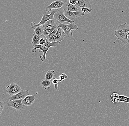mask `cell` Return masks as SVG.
I'll return each mask as SVG.
<instances>
[{
	"label": "cell",
	"instance_id": "1",
	"mask_svg": "<svg viewBox=\"0 0 129 126\" xmlns=\"http://www.w3.org/2000/svg\"><path fill=\"white\" fill-rule=\"evenodd\" d=\"M59 43L56 42H49L47 40L45 44L43 45H35L34 48L31 49V51L33 53H35L37 51L38 49H39V52H43V55L40 56V58L41 61L42 62L44 61L46 59V55L47 51L49 50L50 47H52L53 48L58 46Z\"/></svg>",
	"mask_w": 129,
	"mask_h": 126
},
{
	"label": "cell",
	"instance_id": "2",
	"mask_svg": "<svg viewBox=\"0 0 129 126\" xmlns=\"http://www.w3.org/2000/svg\"><path fill=\"white\" fill-rule=\"evenodd\" d=\"M58 28H61L64 32L66 37H72L73 34L72 30H79L78 25H76L75 22L69 24H58Z\"/></svg>",
	"mask_w": 129,
	"mask_h": 126
},
{
	"label": "cell",
	"instance_id": "3",
	"mask_svg": "<svg viewBox=\"0 0 129 126\" xmlns=\"http://www.w3.org/2000/svg\"><path fill=\"white\" fill-rule=\"evenodd\" d=\"M54 19L60 24H63L64 22H68L70 24L74 23V21H71L64 14V12L62 8L58 9L57 12L55 14Z\"/></svg>",
	"mask_w": 129,
	"mask_h": 126
},
{
	"label": "cell",
	"instance_id": "4",
	"mask_svg": "<svg viewBox=\"0 0 129 126\" xmlns=\"http://www.w3.org/2000/svg\"><path fill=\"white\" fill-rule=\"evenodd\" d=\"M58 9L53 10L50 14H48L47 12H44L42 14V18L41 21L38 24H36L37 26H43L47 21L50 20H54V16L55 14L57 12Z\"/></svg>",
	"mask_w": 129,
	"mask_h": 126
},
{
	"label": "cell",
	"instance_id": "5",
	"mask_svg": "<svg viewBox=\"0 0 129 126\" xmlns=\"http://www.w3.org/2000/svg\"><path fill=\"white\" fill-rule=\"evenodd\" d=\"M21 86L16 83H10V85L6 88V92L12 96L17 94L21 90Z\"/></svg>",
	"mask_w": 129,
	"mask_h": 126
},
{
	"label": "cell",
	"instance_id": "6",
	"mask_svg": "<svg viewBox=\"0 0 129 126\" xmlns=\"http://www.w3.org/2000/svg\"><path fill=\"white\" fill-rule=\"evenodd\" d=\"M64 2L62 0H57L53 2L50 5L47 6L45 9L47 12H51L53 10L61 9L64 5Z\"/></svg>",
	"mask_w": 129,
	"mask_h": 126
},
{
	"label": "cell",
	"instance_id": "7",
	"mask_svg": "<svg viewBox=\"0 0 129 126\" xmlns=\"http://www.w3.org/2000/svg\"><path fill=\"white\" fill-rule=\"evenodd\" d=\"M21 100H10L7 103L8 106L11 107L16 110L20 111L23 109L24 105L22 104V101Z\"/></svg>",
	"mask_w": 129,
	"mask_h": 126
},
{
	"label": "cell",
	"instance_id": "8",
	"mask_svg": "<svg viewBox=\"0 0 129 126\" xmlns=\"http://www.w3.org/2000/svg\"><path fill=\"white\" fill-rule=\"evenodd\" d=\"M29 95V91L28 90H23L22 89L20 92L11 96L9 98L10 100H21L24 99L27 95Z\"/></svg>",
	"mask_w": 129,
	"mask_h": 126
},
{
	"label": "cell",
	"instance_id": "9",
	"mask_svg": "<svg viewBox=\"0 0 129 126\" xmlns=\"http://www.w3.org/2000/svg\"><path fill=\"white\" fill-rule=\"evenodd\" d=\"M64 14L69 20L73 21V20L75 18L84 16L85 15V14L83 13L81 11H78V12L65 11L64 12Z\"/></svg>",
	"mask_w": 129,
	"mask_h": 126
},
{
	"label": "cell",
	"instance_id": "10",
	"mask_svg": "<svg viewBox=\"0 0 129 126\" xmlns=\"http://www.w3.org/2000/svg\"><path fill=\"white\" fill-rule=\"evenodd\" d=\"M56 20H51L47 21L43 26L44 30L49 29L54 30L58 28V25H57L56 22Z\"/></svg>",
	"mask_w": 129,
	"mask_h": 126
},
{
	"label": "cell",
	"instance_id": "11",
	"mask_svg": "<svg viewBox=\"0 0 129 126\" xmlns=\"http://www.w3.org/2000/svg\"><path fill=\"white\" fill-rule=\"evenodd\" d=\"M114 35L116 37L118 40H120L123 44L128 45V40L127 33H121L117 32L116 30L114 31Z\"/></svg>",
	"mask_w": 129,
	"mask_h": 126
},
{
	"label": "cell",
	"instance_id": "12",
	"mask_svg": "<svg viewBox=\"0 0 129 126\" xmlns=\"http://www.w3.org/2000/svg\"><path fill=\"white\" fill-rule=\"evenodd\" d=\"M79 7L76 5H74L70 4L69 2L64 3L62 7L64 12L67 11H71V12L81 11V9H79Z\"/></svg>",
	"mask_w": 129,
	"mask_h": 126
},
{
	"label": "cell",
	"instance_id": "13",
	"mask_svg": "<svg viewBox=\"0 0 129 126\" xmlns=\"http://www.w3.org/2000/svg\"><path fill=\"white\" fill-rule=\"evenodd\" d=\"M66 35L62 29L61 28H58L55 35V42L60 43L61 41H63Z\"/></svg>",
	"mask_w": 129,
	"mask_h": 126
},
{
	"label": "cell",
	"instance_id": "14",
	"mask_svg": "<svg viewBox=\"0 0 129 126\" xmlns=\"http://www.w3.org/2000/svg\"><path fill=\"white\" fill-rule=\"evenodd\" d=\"M30 26L31 28L34 30V33L36 34L39 36H43L44 28L43 26H37L34 22H32Z\"/></svg>",
	"mask_w": 129,
	"mask_h": 126
},
{
	"label": "cell",
	"instance_id": "15",
	"mask_svg": "<svg viewBox=\"0 0 129 126\" xmlns=\"http://www.w3.org/2000/svg\"><path fill=\"white\" fill-rule=\"evenodd\" d=\"M35 99V95H29L23 99L22 101V104L26 106L31 105L34 102Z\"/></svg>",
	"mask_w": 129,
	"mask_h": 126
},
{
	"label": "cell",
	"instance_id": "16",
	"mask_svg": "<svg viewBox=\"0 0 129 126\" xmlns=\"http://www.w3.org/2000/svg\"><path fill=\"white\" fill-rule=\"evenodd\" d=\"M116 31L121 33H127L129 32V25L126 22L120 25Z\"/></svg>",
	"mask_w": 129,
	"mask_h": 126
},
{
	"label": "cell",
	"instance_id": "17",
	"mask_svg": "<svg viewBox=\"0 0 129 126\" xmlns=\"http://www.w3.org/2000/svg\"><path fill=\"white\" fill-rule=\"evenodd\" d=\"M76 6L79 8L86 7L91 9L92 6L88 0H77Z\"/></svg>",
	"mask_w": 129,
	"mask_h": 126
},
{
	"label": "cell",
	"instance_id": "18",
	"mask_svg": "<svg viewBox=\"0 0 129 126\" xmlns=\"http://www.w3.org/2000/svg\"><path fill=\"white\" fill-rule=\"evenodd\" d=\"M43 36H39L37 35L35 33L33 34V39H32V43L33 46L35 47L36 45H39V41Z\"/></svg>",
	"mask_w": 129,
	"mask_h": 126
},
{
	"label": "cell",
	"instance_id": "19",
	"mask_svg": "<svg viewBox=\"0 0 129 126\" xmlns=\"http://www.w3.org/2000/svg\"><path fill=\"white\" fill-rule=\"evenodd\" d=\"M51 82L50 81L46 79H43L41 81L40 84L45 90L50 89H51L50 85Z\"/></svg>",
	"mask_w": 129,
	"mask_h": 126
},
{
	"label": "cell",
	"instance_id": "20",
	"mask_svg": "<svg viewBox=\"0 0 129 126\" xmlns=\"http://www.w3.org/2000/svg\"><path fill=\"white\" fill-rule=\"evenodd\" d=\"M57 29H58V28L55 30H54L53 32H52L48 36L46 37V39L49 42L51 43V42L55 41V35H56Z\"/></svg>",
	"mask_w": 129,
	"mask_h": 126
},
{
	"label": "cell",
	"instance_id": "21",
	"mask_svg": "<svg viewBox=\"0 0 129 126\" xmlns=\"http://www.w3.org/2000/svg\"><path fill=\"white\" fill-rule=\"evenodd\" d=\"M120 94L117 93H113L110 96V99L112 102L117 104L118 103L119 101Z\"/></svg>",
	"mask_w": 129,
	"mask_h": 126
},
{
	"label": "cell",
	"instance_id": "22",
	"mask_svg": "<svg viewBox=\"0 0 129 126\" xmlns=\"http://www.w3.org/2000/svg\"><path fill=\"white\" fill-rule=\"evenodd\" d=\"M55 71L53 70H49L45 73L44 77L45 79L50 81L54 77Z\"/></svg>",
	"mask_w": 129,
	"mask_h": 126
},
{
	"label": "cell",
	"instance_id": "23",
	"mask_svg": "<svg viewBox=\"0 0 129 126\" xmlns=\"http://www.w3.org/2000/svg\"><path fill=\"white\" fill-rule=\"evenodd\" d=\"M119 101L121 102H126L129 103V97L124 95H120Z\"/></svg>",
	"mask_w": 129,
	"mask_h": 126
},
{
	"label": "cell",
	"instance_id": "24",
	"mask_svg": "<svg viewBox=\"0 0 129 126\" xmlns=\"http://www.w3.org/2000/svg\"><path fill=\"white\" fill-rule=\"evenodd\" d=\"M59 80L57 79L56 78L54 77L52 79V83L54 86V88L55 89H57L58 88V85Z\"/></svg>",
	"mask_w": 129,
	"mask_h": 126
},
{
	"label": "cell",
	"instance_id": "25",
	"mask_svg": "<svg viewBox=\"0 0 129 126\" xmlns=\"http://www.w3.org/2000/svg\"><path fill=\"white\" fill-rule=\"evenodd\" d=\"M80 9L81 12L84 14L85 13H87V14H88L89 13H91L92 12V9H89V8H86V7L81 8Z\"/></svg>",
	"mask_w": 129,
	"mask_h": 126
},
{
	"label": "cell",
	"instance_id": "26",
	"mask_svg": "<svg viewBox=\"0 0 129 126\" xmlns=\"http://www.w3.org/2000/svg\"><path fill=\"white\" fill-rule=\"evenodd\" d=\"M59 82H62L63 81H64L65 79L67 78L68 76L66 75L65 74L62 73L59 76Z\"/></svg>",
	"mask_w": 129,
	"mask_h": 126
},
{
	"label": "cell",
	"instance_id": "27",
	"mask_svg": "<svg viewBox=\"0 0 129 126\" xmlns=\"http://www.w3.org/2000/svg\"><path fill=\"white\" fill-rule=\"evenodd\" d=\"M53 30H51L49 29H46L44 30L43 33V36L44 37H46V36H48L52 32H53Z\"/></svg>",
	"mask_w": 129,
	"mask_h": 126
},
{
	"label": "cell",
	"instance_id": "28",
	"mask_svg": "<svg viewBox=\"0 0 129 126\" xmlns=\"http://www.w3.org/2000/svg\"><path fill=\"white\" fill-rule=\"evenodd\" d=\"M47 41V40L46 39V37H42L40 39V41H39V45H43L45 44Z\"/></svg>",
	"mask_w": 129,
	"mask_h": 126
},
{
	"label": "cell",
	"instance_id": "29",
	"mask_svg": "<svg viewBox=\"0 0 129 126\" xmlns=\"http://www.w3.org/2000/svg\"><path fill=\"white\" fill-rule=\"evenodd\" d=\"M4 103L2 102L1 101L0 102V113H2L4 108Z\"/></svg>",
	"mask_w": 129,
	"mask_h": 126
},
{
	"label": "cell",
	"instance_id": "30",
	"mask_svg": "<svg viewBox=\"0 0 129 126\" xmlns=\"http://www.w3.org/2000/svg\"><path fill=\"white\" fill-rule=\"evenodd\" d=\"M69 2L70 4L74 5H76L77 4V0H69Z\"/></svg>",
	"mask_w": 129,
	"mask_h": 126
},
{
	"label": "cell",
	"instance_id": "31",
	"mask_svg": "<svg viewBox=\"0 0 129 126\" xmlns=\"http://www.w3.org/2000/svg\"><path fill=\"white\" fill-rule=\"evenodd\" d=\"M63 2L64 3H66V2H69V0H62Z\"/></svg>",
	"mask_w": 129,
	"mask_h": 126
},
{
	"label": "cell",
	"instance_id": "32",
	"mask_svg": "<svg viewBox=\"0 0 129 126\" xmlns=\"http://www.w3.org/2000/svg\"><path fill=\"white\" fill-rule=\"evenodd\" d=\"M127 36H128V43L129 45V32L127 33Z\"/></svg>",
	"mask_w": 129,
	"mask_h": 126
}]
</instances>
